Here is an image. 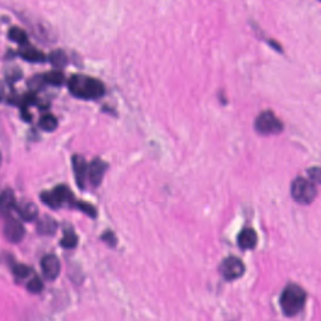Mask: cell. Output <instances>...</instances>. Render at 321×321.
I'll list each match as a JSON object with an SVG mask.
<instances>
[{
	"label": "cell",
	"mask_w": 321,
	"mask_h": 321,
	"mask_svg": "<svg viewBox=\"0 0 321 321\" xmlns=\"http://www.w3.org/2000/svg\"><path fill=\"white\" fill-rule=\"evenodd\" d=\"M58 229V224L56 221L49 216L42 217L37 224L38 233L43 236H52Z\"/></svg>",
	"instance_id": "obj_15"
},
{
	"label": "cell",
	"mask_w": 321,
	"mask_h": 321,
	"mask_svg": "<svg viewBox=\"0 0 321 321\" xmlns=\"http://www.w3.org/2000/svg\"><path fill=\"white\" fill-rule=\"evenodd\" d=\"M41 200L53 209L62 207L64 203L74 204L76 202L72 190L65 185H59L51 191H43L41 194Z\"/></svg>",
	"instance_id": "obj_4"
},
{
	"label": "cell",
	"mask_w": 321,
	"mask_h": 321,
	"mask_svg": "<svg viewBox=\"0 0 321 321\" xmlns=\"http://www.w3.org/2000/svg\"><path fill=\"white\" fill-rule=\"evenodd\" d=\"M306 301L305 291L298 285L290 284L286 286L280 297V305L286 316L300 314Z\"/></svg>",
	"instance_id": "obj_2"
},
{
	"label": "cell",
	"mask_w": 321,
	"mask_h": 321,
	"mask_svg": "<svg viewBox=\"0 0 321 321\" xmlns=\"http://www.w3.org/2000/svg\"><path fill=\"white\" fill-rule=\"evenodd\" d=\"M108 169V164L105 161L100 157H95L88 166V175L91 185L93 187H98L102 183L105 171Z\"/></svg>",
	"instance_id": "obj_9"
},
{
	"label": "cell",
	"mask_w": 321,
	"mask_h": 321,
	"mask_svg": "<svg viewBox=\"0 0 321 321\" xmlns=\"http://www.w3.org/2000/svg\"><path fill=\"white\" fill-rule=\"evenodd\" d=\"M220 271L227 281L238 279L244 274V263L236 256H229L223 261Z\"/></svg>",
	"instance_id": "obj_6"
},
{
	"label": "cell",
	"mask_w": 321,
	"mask_h": 321,
	"mask_svg": "<svg viewBox=\"0 0 321 321\" xmlns=\"http://www.w3.org/2000/svg\"><path fill=\"white\" fill-rule=\"evenodd\" d=\"M8 36H9L10 40L19 43L21 46L28 43L27 32L18 27H13V28H10Z\"/></svg>",
	"instance_id": "obj_17"
},
{
	"label": "cell",
	"mask_w": 321,
	"mask_h": 321,
	"mask_svg": "<svg viewBox=\"0 0 321 321\" xmlns=\"http://www.w3.org/2000/svg\"><path fill=\"white\" fill-rule=\"evenodd\" d=\"M255 130L262 135H276L283 131L284 126L276 115L271 111L259 114L254 123Z\"/></svg>",
	"instance_id": "obj_5"
},
{
	"label": "cell",
	"mask_w": 321,
	"mask_h": 321,
	"mask_svg": "<svg viewBox=\"0 0 321 321\" xmlns=\"http://www.w3.org/2000/svg\"><path fill=\"white\" fill-rule=\"evenodd\" d=\"M74 204L76 205L77 208H78L80 211H82L86 215H88L91 218H96L97 217V210L91 203L77 201Z\"/></svg>",
	"instance_id": "obj_21"
},
{
	"label": "cell",
	"mask_w": 321,
	"mask_h": 321,
	"mask_svg": "<svg viewBox=\"0 0 321 321\" xmlns=\"http://www.w3.org/2000/svg\"><path fill=\"white\" fill-rule=\"evenodd\" d=\"M42 77L44 84H50L52 86H62L64 82V76L61 71H50Z\"/></svg>",
	"instance_id": "obj_18"
},
{
	"label": "cell",
	"mask_w": 321,
	"mask_h": 321,
	"mask_svg": "<svg viewBox=\"0 0 321 321\" xmlns=\"http://www.w3.org/2000/svg\"><path fill=\"white\" fill-rule=\"evenodd\" d=\"M18 55L29 63H43L46 60V57L41 50L29 45L28 43L22 45L18 51Z\"/></svg>",
	"instance_id": "obj_11"
},
{
	"label": "cell",
	"mask_w": 321,
	"mask_h": 321,
	"mask_svg": "<svg viewBox=\"0 0 321 321\" xmlns=\"http://www.w3.org/2000/svg\"><path fill=\"white\" fill-rule=\"evenodd\" d=\"M27 288H28V291L31 293H40L43 288L42 280L37 276L33 277L28 282Z\"/></svg>",
	"instance_id": "obj_22"
},
{
	"label": "cell",
	"mask_w": 321,
	"mask_h": 321,
	"mask_svg": "<svg viewBox=\"0 0 321 321\" xmlns=\"http://www.w3.org/2000/svg\"><path fill=\"white\" fill-rule=\"evenodd\" d=\"M15 210L17 211L19 216L26 222L34 221L39 213L38 207L34 202H22L19 204H16Z\"/></svg>",
	"instance_id": "obj_14"
},
{
	"label": "cell",
	"mask_w": 321,
	"mask_h": 321,
	"mask_svg": "<svg viewBox=\"0 0 321 321\" xmlns=\"http://www.w3.org/2000/svg\"><path fill=\"white\" fill-rule=\"evenodd\" d=\"M309 176L311 177V181L319 183L320 182V174L318 168H312L309 171Z\"/></svg>",
	"instance_id": "obj_25"
},
{
	"label": "cell",
	"mask_w": 321,
	"mask_h": 321,
	"mask_svg": "<svg viewBox=\"0 0 321 321\" xmlns=\"http://www.w3.org/2000/svg\"><path fill=\"white\" fill-rule=\"evenodd\" d=\"M291 196L294 200L301 204L313 202L317 195V189L314 182L309 181L304 177H297L291 184Z\"/></svg>",
	"instance_id": "obj_3"
},
{
	"label": "cell",
	"mask_w": 321,
	"mask_h": 321,
	"mask_svg": "<svg viewBox=\"0 0 321 321\" xmlns=\"http://www.w3.org/2000/svg\"><path fill=\"white\" fill-rule=\"evenodd\" d=\"M0 157H1V156H0Z\"/></svg>",
	"instance_id": "obj_27"
},
{
	"label": "cell",
	"mask_w": 321,
	"mask_h": 321,
	"mask_svg": "<svg viewBox=\"0 0 321 321\" xmlns=\"http://www.w3.org/2000/svg\"><path fill=\"white\" fill-rule=\"evenodd\" d=\"M49 62L56 68H63L68 63V58L62 49H56L50 53Z\"/></svg>",
	"instance_id": "obj_16"
},
{
	"label": "cell",
	"mask_w": 321,
	"mask_h": 321,
	"mask_svg": "<svg viewBox=\"0 0 321 321\" xmlns=\"http://www.w3.org/2000/svg\"><path fill=\"white\" fill-rule=\"evenodd\" d=\"M72 165H73V171L75 174V178H76L78 188L80 189H85L87 175H88L87 161L82 155L75 154L72 157Z\"/></svg>",
	"instance_id": "obj_8"
},
{
	"label": "cell",
	"mask_w": 321,
	"mask_h": 321,
	"mask_svg": "<svg viewBox=\"0 0 321 321\" xmlns=\"http://www.w3.org/2000/svg\"><path fill=\"white\" fill-rule=\"evenodd\" d=\"M3 233L5 238H7L9 241L13 243H18L25 237L26 231L25 227L19 221H17L13 217L9 216L4 224Z\"/></svg>",
	"instance_id": "obj_7"
},
{
	"label": "cell",
	"mask_w": 321,
	"mask_h": 321,
	"mask_svg": "<svg viewBox=\"0 0 321 321\" xmlns=\"http://www.w3.org/2000/svg\"><path fill=\"white\" fill-rule=\"evenodd\" d=\"M16 200L14 191L11 189H4L0 193V210L6 216H10L12 210L15 209Z\"/></svg>",
	"instance_id": "obj_13"
},
{
	"label": "cell",
	"mask_w": 321,
	"mask_h": 321,
	"mask_svg": "<svg viewBox=\"0 0 321 321\" xmlns=\"http://www.w3.org/2000/svg\"><path fill=\"white\" fill-rule=\"evenodd\" d=\"M39 126L42 130L46 132H52L54 131L58 126V120L56 117L52 114H44L41 117L39 121Z\"/></svg>",
	"instance_id": "obj_19"
},
{
	"label": "cell",
	"mask_w": 321,
	"mask_h": 321,
	"mask_svg": "<svg viewBox=\"0 0 321 321\" xmlns=\"http://www.w3.org/2000/svg\"><path fill=\"white\" fill-rule=\"evenodd\" d=\"M0 99H1V96H0Z\"/></svg>",
	"instance_id": "obj_26"
},
{
	"label": "cell",
	"mask_w": 321,
	"mask_h": 321,
	"mask_svg": "<svg viewBox=\"0 0 321 321\" xmlns=\"http://www.w3.org/2000/svg\"><path fill=\"white\" fill-rule=\"evenodd\" d=\"M68 88L74 96L84 100L98 99L105 93V85L102 81L81 74H76L70 77Z\"/></svg>",
	"instance_id": "obj_1"
},
{
	"label": "cell",
	"mask_w": 321,
	"mask_h": 321,
	"mask_svg": "<svg viewBox=\"0 0 321 321\" xmlns=\"http://www.w3.org/2000/svg\"><path fill=\"white\" fill-rule=\"evenodd\" d=\"M13 272L16 277L24 279L30 274L31 270L28 268V265H24V264H15L13 266Z\"/></svg>",
	"instance_id": "obj_23"
},
{
	"label": "cell",
	"mask_w": 321,
	"mask_h": 321,
	"mask_svg": "<svg viewBox=\"0 0 321 321\" xmlns=\"http://www.w3.org/2000/svg\"><path fill=\"white\" fill-rule=\"evenodd\" d=\"M258 241L256 232L251 228H245L238 235V246L242 250H251L255 248Z\"/></svg>",
	"instance_id": "obj_12"
},
{
	"label": "cell",
	"mask_w": 321,
	"mask_h": 321,
	"mask_svg": "<svg viewBox=\"0 0 321 321\" xmlns=\"http://www.w3.org/2000/svg\"><path fill=\"white\" fill-rule=\"evenodd\" d=\"M77 241L78 238L76 233L71 229H67L64 231L63 239L61 240V246L66 249H72L77 246Z\"/></svg>",
	"instance_id": "obj_20"
},
{
	"label": "cell",
	"mask_w": 321,
	"mask_h": 321,
	"mask_svg": "<svg viewBox=\"0 0 321 321\" xmlns=\"http://www.w3.org/2000/svg\"><path fill=\"white\" fill-rule=\"evenodd\" d=\"M102 239L105 241V243L112 247H114L117 243V239L115 235L112 233V231H106L102 236Z\"/></svg>",
	"instance_id": "obj_24"
},
{
	"label": "cell",
	"mask_w": 321,
	"mask_h": 321,
	"mask_svg": "<svg viewBox=\"0 0 321 321\" xmlns=\"http://www.w3.org/2000/svg\"><path fill=\"white\" fill-rule=\"evenodd\" d=\"M42 273L49 281H54L61 273V263L56 255L47 254L43 256L41 262Z\"/></svg>",
	"instance_id": "obj_10"
}]
</instances>
